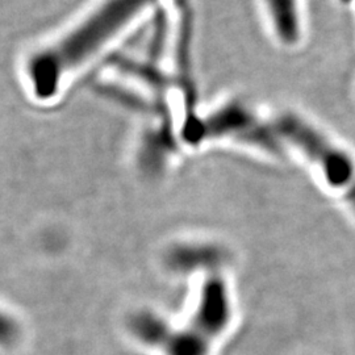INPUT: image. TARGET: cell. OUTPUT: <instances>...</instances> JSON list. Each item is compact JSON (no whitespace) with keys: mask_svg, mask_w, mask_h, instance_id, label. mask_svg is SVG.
<instances>
[{"mask_svg":"<svg viewBox=\"0 0 355 355\" xmlns=\"http://www.w3.org/2000/svg\"><path fill=\"white\" fill-rule=\"evenodd\" d=\"M148 0H108L99 10L29 64V79L40 99H51L64 73L86 61L140 12Z\"/></svg>","mask_w":355,"mask_h":355,"instance_id":"cell-1","label":"cell"},{"mask_svg":"<svg viewBox=\"0 0 355 355\" xmlns=\"http://www.w3.org/2000/svg\"><path fill=\"white\" fill-rule=\"evenodd\" d=\"M278 130L320 167L328 184L343 193L355 214V164L353 159L311 124L293 114L280 117Z\"/></svg>","mask_w":355,"mask_h":355,"instance_id":"cell-2","label":"cell"},{"mask_svg":"<svg viewBox=\"0 0 355 355\" xmlns=\"http://www.w3.org/2000/svg\"><path fill=\"white\" fill-rule=\"evenodd\" d=\"M132 328L141 341L153 346H162L168 333L165 322L153 315H139L133 320Z\"/></svg>","mask_w":355,"mask_h":355,"instance_id":"cell-3","label":"cell"},{"mask_svg":"<svg viewBox=\"0 0 355 355\" xmlns=\"http://www.w3.org/2000/svg\"><path fill=\"white\" fill-rule=\"evenodd\" d=\"M272 15L275 17V23L279 24L280 35L286 40L296 36V24L288 17L296 20L293 0H271Z\"/></svg>","mask_w":355,"mask_h":355,"instance_id":"cell-4","label":"cell"},{"mask_svg":"<svg viewBox=\"0 0 355 355\" xmlns=\"http://www.w3.org/2000/svg\"><path fill=\"white\" fill-rule=\"evenodd\" d=\"M17 327L11 318L0 313V345H10L17 337Z\"/></svg>","mask_w":355,"mask_h":355,"instance_id":"cell-5","label":"cell"}]
</instances>
